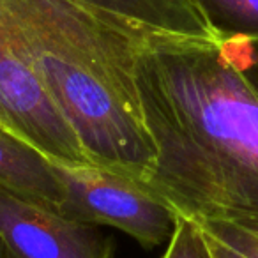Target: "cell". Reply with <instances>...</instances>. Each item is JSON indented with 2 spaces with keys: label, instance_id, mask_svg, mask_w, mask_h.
Wrapping results in <instances>:
<instances>
[{
  "label": "cell",
  "instance_id": "cell-2",
  "mask_svg": "<svg viewBox=\"0 0 258 258\" xmlns=\"http://www.w3.org/2000/svg\"><path fill=\"white\" fill-rule=\"evenodd\" d=\"M0 8L90 161L147 182L154 147L135 78L147 34L78 0H0Z\"/></svg>",
  "mask_w": 258,
  "mask_h": 258
},
{
  "label": "cell",
  "instance_id": "cell-11",
  "mask_svg": "<svg viewBox=\"0 0 258 258\" xmlns=\"http://www.w3.org/2000/svg\"><path fill=\"white\" fill-rule=\"evenodd\" d=\"M0 131H6V133L11 135V131H9V129H8V125H6V122L2 120V117H0ZM11 137H13V135H11ZM15 138H16V137H15Z\"/></svg>",
  "mask_w": 258,
  "mask_h": 258
},
{
  "label": "cell",
  "instance_id": "cell-4",
  "mask_svg": "<svg viewBox=\"0 0 258 258\" xmlns=\"http://www.w3.org/2000/svg\"><path fill=\"white\" fill-rule=\"evenodd\" d=\"M0 117L13 137L51 161L94 165L36 76L0 8Z\"/></svg>",
  "mask_w": 258,
  "mask_h": 258
},
{
  "label": "cell",
  "instance_id": "cell-10",
  "mask_svg": "<svg viewBox=\"0 0 258 258\" xmlns=\"http://www.w3.org/2000/svg\"><path fill=\"white\" fill-rule=\"evenodd\" d=\"M0 258H9L8 249H6V244H4V240H2V237H0Z\"/></svg>",
  "mask_w": 258,
  "mask_h": 258
},
{
  "label": "cell",
  "instance_id": "cell-1",
  "mask_svg": "<svg viewBox=\"0 0 258 258\" xmlns=\"http://www.w3.org/2000/svg\"><path fill=\"white\" fill-rule=\"evenodd\" d=\"M135 78L145 184L187 219L258 214V36H147Z\"/></svg>",
  "mask_w": 258,
  "mask_h": 258
},
{
  "label": "cell",
  "instance_id": "cell-6",
  "mask_svg": "<svg viewBox=\"0 0 258 258\" xmlns=\"http://www.w3.org/2000/svg\"><path fill=\"white\" fill-rule=\"evenodd\" d=\"M0 189L51 211L64 198L55 161L6 131H0Z\"/></svg>",
  "mask_w": 258,
  "mask_h": 258
},
{
  "label": "cell",
  "instance_id": "cell-3",
  "mask_svg": "<svg viewBox=\"0 0 258 258\" xmlns=\"http://www.w3.org/2000/svg\"><path fill=\"white\" fill-rule=\"evenodd\" d=\"M64 198L57 212L87 225H108L144 247L168 242L177 214L147 184L96 165L57 163Z\"/></svg>",
  "mask_w": 258,
  "mask_h": 258
},
{
  "label": "cell",
  "instance_id": "cell-7",
  "mask_svg": "<svg viewBox=\"0 0 258 258\" xmlns=\"http://www.w3.org/2000/svg\"><path fill=\"white\" fill-rule=\"evenodd\" d=\"M211 258H258V214L191 219Z\"/></svg>",
  "mask_w": 258,
  "mask_h": 258
},
{
  "label": "cell",
  "instance_id": "cell-8",
  "mask_svg": "<svg viewBox=\"0 0 258 258\" xmlns=\"http://www.w3.org/2000/svg\"><path fill=\"white\" fill-rule=\"evenodd\" d=\"M214 37L258 36V0H187Z\"/></svg>",
  "mask_w": 258,
  "mask_h": 258
},
{
  "label": "cell",
  "instance_id": "cell-5",
  "mask_svg": "<svg viewBox=\"0 0 258 258\" xmlns=\"http://www.w3.org/2000/svg\"><path fill=\"white\" fill-rule=\"evenodd\" d=\"M0 237L9 258H115L110 237L94 225L0 189Z\"/></svg>",
  "mask_w": 258,
  "mask_h": 258
},
{
  "label": "cell",
  "instance_id": "cell-9",
  "mask_svg": "<svg viewBox=\"0 0 258 258\" xmlns=\"http://www.w3.org/2000/svg\"><path fill=\"white\" fill-rule=\"evenodd\" d=\"M161 258H211L202 233L191 219L177 216L175 228Z\"/></svg>",
  "mask_w": 258,
  "mask_h": 258
}]
</instances>
